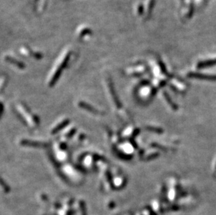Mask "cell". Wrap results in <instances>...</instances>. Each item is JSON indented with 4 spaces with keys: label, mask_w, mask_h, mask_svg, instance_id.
Returning a JSON list of instances; mask_svg holds the SVG:
<instances>
[{
    "label": "cell",
    "mask_w": 216,
    "mask_h": 215,
    "mask_svg": "<svg viewBox=\"0 0 216 215\" xmlns=\"http://www.w3.org/2000/svg\"><path fill=\"white\" fill-rule=\"evenodd\" d=\"M189 76L192 77V78H201V79H208V80H216V76H207L205 74H200V73H190Z\"/></svg>",
    "instance_id": "1"
},
{
    "label": "cell",
    "mask_w": 216,
    "mask_h": 215,
    "mask_svg": "<svg viewBox=\"0 0 216 215\" xmlns=\"http://www.w3.org/2000/svg\"><path fill=\"white\" fill-rule=\"evenodd\" d=\"M215 64H216V60L204 61V62H199V64H198V68H203V67H210V66L215 65Z\"/></svg>",
    "instance_id": "2"
},
{
    "label": "cell",
    "mask_w": 216,
    "mask_h": 215,
    "mask_svg": "<svg viewBox=\"0 0 216 215\" xmlns=\"http://www.w3.org/2000/svg\"><path fill=\"white\" fill-rule=\"evenodd\" d=\"M93 161V158H92V157H89L88 158H86L85 159V160H84V164L85 165L86 167H90L91 166H92V161Z\"/></svg>",
    "instance_id": "3"
}]
</instances>
